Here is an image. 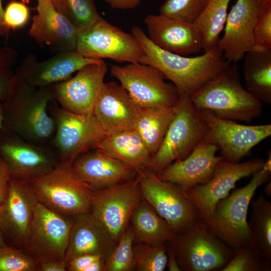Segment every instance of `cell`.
<instances>
[{
    "label": "cell",
    "instance_id": "1",
    "mask_svg": "<svg viewBox=\"0 0 271 271\" xmlns=\"http://www.w3.org/2000/svg\"><path fill=\"white\" fill-rule=\"evenodd\" d=\"M131 33L144 52L140 63L158 69L176 86L180 94L184 93L190 97L231 64L223 59L217 46L203 55L189 57L160 48L138 26L132 27Z\"/></svg>",
    "mask_w": 271,
    "mask_h": 271
},
{
    "label": "cell",
    "instance_id": "2",
    "mask_svg": "<svg viewBox=\"0 0 271 271\" xmlns=\"http://www.w3.org/2000/svg\"><path fill=\"white\" fill-rule=\"evenodd\" d=\"M51 86H33L15 74L10 91L2 102L3 128L33 144H50L56 128L47 110L54 100Z\"/></svg>",
    "mask_w": 271,
    "mask_h": 271
},
{
    "label": "cell",
    "instance_id": "3",
    "mask_svg": "<svg viewBox=\"0 0 271 271\" xmlns=\"http://www.w3.org/2000/svg\"><path fill=\"white\" fill-rule=\"evenodd\" d=\"M190 98L199 109L225 119L250 122L262 112V102L242 86L236 63L228 65Z\"/></svg>",
    "mask_w": 271,
    "mask_h": 271
},
{
    "label": "cell",
    "instance_id": "4",
    "mask_svg": "<svg viewBox=\"0 0 271 271\" xmlns=\"http://www.w3.org/2000/svg\"><path fill=\"white\" fill-rule=\"evenodd\" d=\"M252 176L248 184L234 188L216 203L205 223L209 231L233 251L252 245L253 234L247 221L248 206L256 189L270 180L271 172L261 169Z\"/></svg>",
    "mask_w": 271,
    "mask_h": 271
},
{
    "label": "cell",
    "instance_id": "5",
    "mask_svg": "<svg viewBox=\"0 0 271 271\" xmlns=\"http://www.w3.org/2000/svg\"><path fill=\"white\" fill-rule=\"evenodd\" d=\"M207 123L190 97L180 93L174 115L148 169L156 175L173 162L186 158L206 136Z\"/></svg>",
    "mask_w": 271,
    "mask_h": 271
},
{
    "label": "cell",
    "instance_id": "6",
    "mask_svg": "<svg viewBox=\"0 0 271 271\" xmlns=\"http://www.w3.org/2000/svg\"><path fill=\"white\" fill-rule=\"evenodd\" d=\"M29 182L38 202L54 212L70 217L90 212L93 190L75 175L69 163L60 162Z\"/></svg>",
    "mask_w": 271,
    "mask_h": 271
},
{
    "label": "cell",
    "instance_id": "7",
    "mask_svg": "<svg viewBox=\"0 0 271 271\" xmlns=\"http://www.w3.org/2000/svg\"><path fill=\"white\" fill-rule=\"evenodd\" d=\"M166 244L173 250L182 270H220L234 251L211 233L200 217L176 234Z\"/></svg>",
    "mask_w": 271,
    "mask_h": 271
},
{
    "label": "cell",
    "instance_id": "8",
    "mask_svg": "<svg viewBox=\"0 0 271 271\" xmlns=\"http://www.w3.org/2000/svg\"><path fill=\"white\" fill-rule=\"evenodd\" d=\"M55 131L50 142L60 162L72 165L81 155L96 148L107 134L94 114L81 115L53 105Z\"/></svg>",
    "mask_w": 271,
    "mask_h": 271
},
{
    "label": "cell",
    "instance_id": "9",
    "mask_svg": "<svg viewBox=\"0 0 271 271\" xmlns=\"http://www.w3.org/2000/svg\"><path fill=\"white\" fill-rule=\"evenodd\" d=\"M110 72L140 108L174 107L178 101L177 88L152 65L139 62L113 65Z\"/></svg>",
    "mask_w": 271,
    "mask_h": 271
},
{
    "label": "cell",
    "instance_id": "10",
    "mask_svg": "<svg viewBox=\"0 0 271 271\" xmlns=\"http://www.w3.org/2000/svg\"><path fill=\"white\" fill-rule=\"evenodd\" d=\"M75 50L85 57L140 63L144 52L132 34L124 32L101 17L78 32Z\"/></svg>",
    "mask_w": 271,
    "mask_h": 271
},
{
    "label": "cell",
    "instance_id": "11",
    "mask_svg": "<svg viewBox=\"0 0 271 271\" xmlns=\"http://www.w3.org/2000/svg\"><path fill=\"white\" fill-rule=\"evenodd\" d=\"M72 223L38 202L22 248L38 263L64 260Z\"/></svg>",
    "mask_w": 271,
    "mask_h": 271
},
{
    "label": "cell",
    "instance_id": "12",
    "mask_svg": "<svg viewBox=\"0 0 271 271\" xmlns=\"http://www.w3.org/2000/svg\"><path fill=\"white\" fill-rule=\"evenodd\" d=\"M143 199L166 221L177 234L201 217L200 213L178 186L161 180L148 169L137 173Z\"/></svg>",
    "mask_w": 271,
    "mask_h": 271
},
{
    "label": "cell",
    "instance_id": "13",
    "mask_svg": "<svg viewBox=\"0 0 271 271\" xmlns=\"http://www.w3.org/2000/svg\"><path fill=\"white\" fill-rule=\"evenodd\" d=\"M142 199L141 186L136 177L93 190L90 212L117 243Z\"/></svg>",
    "mask_w": 271,
    "mask_h": 271
},
{
    "label": "cell",
    "instance_id": "14",
    "mask_svg": "<svg viewBox=\"0 0 271 271\" xmlns=\"http://www.w3.org/2000/svg\"><path fill=\"white\" fill-rule=\"evenodd\" d=\"M0 157L11 177L28 181L47 173L60 162L50 146L32 144L3 128L0 130Z\"/></svg>",
    "mask_w": 271,
    "mask_h": 271
},
{
    "label": "cell",
    "instance_id": "15",
    "mask_svg": "<svg viewBox=\"0 0 271 271\" xmlns=\"http://www.w3.org/2000/svg\"><path fill=\"white\" fill-rule=\"evenodd\" d=\"M208 126L206 137L220 151L223 160L238 163L251 149L271 135V124L247 125L219 118L200 109Z\"/></svg>",
    "mask_w": 271,
    "mask_h": 271
},
{
    "label": "cell",
    "instance_id": "16",
    "mask_svg": "<svg viewBox=\"0 0 271 271\" xmlns=\"http://www.w3.org/2000/svg\"><path fill=\"white\" fill-rule=\"evenodd\" d=\"M264 162L259 158L243 163L222 160L216 166L212 177L207 182L185 193L198 209L201 217L207 223L216 203L229 194L237 181L261 170Z\"/></svg>",
    "mask_w": 271,
    "mask_h": 271
},
{
    "label": "cell",
    "instance_id": "17",
    "mask_svg": "<svg viewBox=\"0 0 271 271\" xmlns=\"http://www.w3.org/2000/svg\"><path fill=\"white\" fill-rule=\"evenodd\" d=\"M107 70L103 60L85 65L74 76L51 86L54 100L72 112L93 114Z\"/></svg>",
    "mask_w": 271,
    "mask_h": 271
},
{
    "label": "cell",
    "instance_id": "18",
    "mask_svg": "<svg viewBox=\"0 0 271 271\" xmlns=\"http://www.w3.org/2000/svg\"><path fill=\"white\" fill-rule=\"evenodd\" d=\"M38 202L29 181L11 177L7 197L0 206V229L7 245L22 248Z\"/></svg>",
    "mask_w": 271,
    "mask_h": 271
},
{
    "label": "cell",
    "instance_id": "19",
    "mask_svg": "<svg viewBox=\"0 0 271 271\" xmlns=\"http://www.w3.org/2000/svg\"><path fill=\"white\" fill-rule=\"evenodd\" d=\"M262 4L249 0H237L227 14L224 33L217 47L223 58L229 63H236L249 51L258 48L253 36V26Z\"/></svg>",
    "mask_w": 271,
    "mask_h": 271
},
{
    "label": "cell",
    "instance_id": "20",
    "mask_svg": "<svg viewBox=\"0 0 271 271\" xmlns=\"http://www.w3.org/2000/svg\"><path fill=\"white\" fill-rule=\"evenodd\" d=\"M102 59L86 58L74 50L56 53L44 61L28 54L15 69L16 75L33 86H51L71 77L85 65Z\"/></svg>",
    "mask_w": 271,
    "mask_h": 271
},
{
    "label": "cell",
    "instance_id": "21",
    "mask_svg": "<svg viewBox=\"0 0 271 271\" xmlns=\"http://www.w3.org/2000/svg\"><path fill=\"white\" fill-rule=\"evenodd\" d=\"M218 151V147L206 135L186 158L174 161L157 175L186 192L211 178L216 166L223 160L221 156H216Z\"/></svg>",
    "mask_w": 271,
    "mask_h": 271
},
{
    "label": "cell",
    "instance_id": "22",
    "mask_svg": "<svg viewBox=\"0 0 271 271\" xmlns=\"http://www.w3.org/2000/svg\"><path fill=\"white\" fill-rule=\"evenodd\" d=\"M140 107L119 84L104 82L93 114L107 135L134 130Z\"/></svg>",
    "mask_w": 271,
    "mask_h": 271
},
{
    "label": "cell",
    "instance_id": "23",
    "mask_svg": "<svg viewBox=\"0 0 271 271\" xmlns=\"http://www.w3.org/2000/svg\"><path fill=\"white\" fill-rule=\"evenodd\" d=\"M144 22L149 39L162 49L184 56L203 50L202 37L192 24L161 14L148 15Z\"/></svg>",
    "mask_w": 271,
    "mask_h": 271
},
{
    "label": "cell",
    "instance_id": "24",
    "mask_svg": "<svg viewBox=\"0 0 271 271\" xmlns=\"http://www.w3.org/2000/svg\"><path fill=\"white\" fill-rule=\"evenodd\" d=\"M37 2L29 35L40 46L46 45L56 53L74 50L76 29L55 9L51 0Z\"/></svg>",
    "mask_w": 271,
    "mask_h": 271
},
{
    "label": "cell",
    "instance_id": "25",
    "mask_svg": "<svg viewBox=\"0 0 271 271\" xmlns=\"http://www.w3.org/2000/svg\"><path fill=\"white\" fill-rule=\"evenodd\" d=\"M71 167L93 190L128 181L137 175L132 168L97 148L79 156Z\"/></svg>",
    "mask_w": 271,
    "mask_h": 271
},
{
    "label": "cell",
    "instance_id": "26",
    "mask_svg": "<svg viewBox=\"0 0 271 271\" xmlns=\"http://www.w3.org/2000/svg\"><path fill=\"white\" fill-rule=\"evenodd\" d=\"M109 233L90 212L73 217L68 244L64 261L84 254L101 255L105 260L116 245Z\"/></svg>",
    "mask_w": 271,
    "mask_h": 271
},
{
    "label": "cell",
    "instance_id": "27",
    "mask_svg": "<svg viewBox=\"0 0 271 271\" xmlns=\"http://www.w3.org/2000/svg\"><path fill=\"white\" fill-rule=\"evenodd\" d=\"M96 148L131 167L137 173L149 169L153 158L136 130L107 135Z\"/></svg>",
    "mask_w": 271,
    "mask_h": 271
},
{
    "label": "cell",
    "instance_id": "28",
    "mask_svg": "<svg viewBox=\"0 0 271 271\" xmlns=\"http://www.w3.org/2000/svg\"><path fill=\"white\" fill-rule=\"evenodd\" d=\"M130 221L137 243L164 245L176 236L166 221L144 199L133 212Z\"/></svg>",
    "mask_w": 271,
    "mask_h": 271
},
{
    "label": "cell",
    "instance_id": "29",
    "mask_svg": "<svg viewBox=\"0 0 271 271\" xmlns=\"http://www.w3.org/2000/svg\"><path fill=\"white\" fill-rule=\"evenodd\" d=\"M246 89L261 102L271 104V49L247 52L243 57Z\"/></svg>",
    "mask_w": 271,
    "mask_h": 271
},
{
    "label": "cell",
    "instance_id": "30",
    "mask_svg": "<svg viewBox=\"0 0 271 271\" xmlns=\"http://www.w3.org/2000/svg\"><path fill=\"white\" fill-rule=\"evenodd\" d=\"M250 204L251 212L248 224L253 234L251 247L271 266V202L260 194Z\"/></svg>",
    "mask_w": 271,
    "mask_h": 271
},
{
    "label": "cell",
    "instance_id": "31",
    "mask_svg": "<svg viewBox=\"0 0 271 271\" xmlns=\"http://www.w3.org/2000/svg\"><path fill=\"white\" fill-rule=\"evenodd\" d=\"M175 107L140 108L134 130L138 132L153 157L160 147L173 118Z\"/></svg>",
    "mask_w": 271,
    "mask_h": 271
},
{
    "label": "cell",
    "instance_id": "32",
    "mask_svg": "<svg viewBox=\"0 0 271 271\" xmlns=\"http://www.w3.org/2000/svg\"><path fill=\"white\" fill-rule=\"evenodd\" d=\"M230 1L209 0L201 14L193 24L202 37L204 52L217 46Z\"/></svg>",
    "mask_w": 271,
    "mask_h": 271
},
{
    "label": "cell",
    "instance_id": "33",
    "mask_svg": "<svg viewBox=\"0 0 271 271\" xmlns=\"http://www.w3.org/2000/svg\"><path fill=\"white\" fill-rule=\"evenodd\" d=\"M55 9L78 31L89 27L101 16L94 0H51Z\"/></svg>",
    "mask_w": 271,
    "mask_h": 271
},
{
    "label": "cell",
    "instance_id": "34",
    "mask_svg": "<svg viewBox=\"0 0 271 271\" xmlns=\"http://www.w3.org/2000/svg\"><path fill=\"white\" fill-rule=\"evenodd\" d=\"M134 233L128 226L104 263V271H131L136 269L133 245Z\"/></svg>",
    "mask_w": 271,
    "mask_h": 271
},
{
    "label": "cell",
    "instance_id": "35",
    "mask_svg": "<svg viewBox=\"0 0 271 271\" xmlns=\"http://www.w3.org/2000/svg\"><path fill=\"white\" fill-rule=\"evenodd\" d=\"M166 244L153 245L144 243L133 245L136 269L138 271H163L168 256Z\"/></svg>",
    "mask_w": 271,
    "mask_h": 271
},
{
    "label": "cell",
    "instance_id": "36",
    "mask_svg": "<svg viewBox=\"0 0 271 271\" xmlns=\"http://www.w3.org/2000/svg\"><path fill=\"white\" fill-rule=\"evenodd\" d=\"M209 0H166L159 9L160 14L186 23L193 24Z\"/></svg>",
    "mask_w": 271,
    "mask_h": 271
},
{
    "label": "cell",
    "instance_id": "37",
    "mask_svg": "<svg viewBox=\"0 0 271 271\" xmlns=\"http://www.w3.org/2000/svg\"><path fill=\"white\" fill-rule=\"evenodd\" d=\"M266 264L251 246L241 247L234 251L228 263L220 271H270Z\"/></svg>",
    "mask_w": 271,
    "mask_h": 271
},
{
    "label": "cell",
    "instance_id": "38",
    "mask_svg": "<svg viewBox=\"0 0 271 271\" xmlns=\"http://www.w3.org/2000/svg\"><path fill=\"white\" fill-rule=\"evenodd\" d=\"M38 263L23 248L0 246V271H37Z\"/></svg>",
    "mask_w": 271,
    "mask_h": 271
},
{
    "label": "cell",
    "instance_id": "39",
    "mask_svg": "<svg viewBox=\"0 0 271 271\" xmlns=\"http://www.w3.org/2000/svg\"><path fill=\"white\" fill-rule=\"evenodd\" d=\"M18 54L13 48L0 45V102L8 95L15 78L14 66Z\"/></svg>",
    "mask_w": 271,
    "mask_h": 271
},
{
    "label": "cell",
    "instance_id": "40",
    "mask_svg": "<svg viewBox=\"0 0 271 271\" xmlns=\"http://www.w3.org/2000/svg\"><path fill=\"white\" fill-rule=\"evenodd\" d=\"M256 46L260 49H271V0L260 6L253 26Z\"/></svg>",
    "mask_w": 271,
    "mask_h": 271
},
{
    "label": "cell",
    "instance_id": "41",
    "mask_svg": "<svg viewBox=\"0 0 271 271\" xmlns=\"http://www.w3.org/2000/svg\"><path fill=\"white\" fill-rule=\"evenodd\" d=\"M31 10L26 3L12 0L4 12V24L8 31L15 30L24 27L29 22Z\"/></svg>",
    "mask_w": 271,
    "mask_h": 271
},
{
    "label": "cell",
    "instance_id": "42",
    "mask_svg": "<svg viewBox=\"0 0 271 271\" xmlns=\"http://www.w3.org/2000/svg\"><path fill=\"white\" fill-rule=\"evenodd\" d=\"M101 258L104 259L100 255L93 254H84L76 256L68 262L67 270L87 271L88 267L93 262Z\"/></svg>",
    "mask_w": 271,
    "mask_h": 271
},
{
    "label": "cell",
    "instance_id": "43",
    "mask_svg": "<svg viewBox=\"0 0 271 271\" xmlns=\"http://www.w3.org/2000/svg\"><path fill=\"white\" fill-rule=\"evenodd\" d=\"M11 179L10 172L0 157V206L7 197Z\"/></svg>",
    "mask_w": 271,
    "mask_h": 271
},
{
    "label": "cell",
    "instance_id": "44",
    "mask_svg": "<svg viewBox=\"0 0 271 271\" xmlns=\"http://www.w3.org/2000/svg\"><path fill=\"white\" fill-rule=\"evenodd\" d=\"M112 9L130 10L137 7L142 0H104Z\"/></svg>",
    "mask_w": 271,
    "mask_h": 271
},
{
    "label": "cell",
    "instance_id": "45",
    "mask_svg": "<svg viewBox=\"0 0 271 271\" xmlns=\"http://www.w3.org/2000/svg\"><path fill=\"white\" fill-rule=\"evenodd\" d=\"M67 265L63 261H49L38 263L37 271H66Z\"/></svg>",
    "mask_w": 271,
    "mask_h": 271
},
{
    "label": "cell",
    "instance_id": "46",
    "mask_svg": "<svg viewBox=\"0 0 271 271\" xmlns=\"http://www.w3.org/2000/svg\"><path fill=\"white\" fill-rule=\"evenodd\" d=\"M168 260L166 266L170 271L182 270L178 262L176 255L172 249L167 247Z\"/></svg>",
    "mask_w": 271,
    "mask_h": 271
},
{
    "label": "cell",
    "instance_id": "47",
    "mask_svg": "<svg viewBox=\"0 0 271 271\" xmlns=\"http://www.w3.org/2000/svg\"><path fill=\"white\" fill-rule=\"evenodd\" d=\"M4 9L3 7L2 1L0 0V36H5L9 34L8 31L4 24Z\"/></svg>",
    "mask_w": 271,
    "mask_h": 271
},
{
    "label": "cell",
    "instance_id": "48",
    "mask_svg": "<svg viewBox=\"0 0 271 271\" xmlns=\"http://www.w3.org/2000/svg\"><path fill=\"white\" fill-rule=\"evenodd\" d=\"M262 169L271 172V152L270 150L268 152L267 159L264 162Z\"/></svg>",
    "mask_w": 271,
    "mask_h": 271
},
{
    "label": "cell",
    "instance_id": "49",
    "mask_svg": "<svg viewBox=\"0 0 271 271\" xmlns=\"http://www.w3.org/2000/svg\"><path fill=\"white\" fill-rule=\"evenodd\" d=\"M4 123V111L2 102H0V130L3 128Z\"/></svg>",
    "mask_w": 271,
    "mask_h": 271
},
{
    "label": "cell",
    "instance_id": "50",
    "mask_svg": "<svg viewBox=\"0 0 271 271\" xmlns=\"http://www.w3.org/2000/svg\"><path fill=\"white\" fill-rule=\"evenodd\" d=\"M264 193L266 195L270 196L271 195V183L270 181L266 185L264 188Z\"/></svg>",
    "mask_w": 271,
    "mask_h": 271
},
{
    "label": "cell",
    "instance_id": "51",
    "mask_svg": "<svg viewBox=\"0 0 271 271\" xmlns=\"http://www.w3.org/2000/svg\"><path fill=\"white\" fill-rule=\"evenodd\" d=\"M5 245H7V244L6 243L4 240L2 233L0 229V246Z\"/></svg>",
    "mask_w": 271,
    "mask_h": 271
},
{
    "label": "cell",
    "instance_id": "52",
    "mask_svg": "<svg viewBox=\"0 0 271 271\" xmlns=\"http://www.w3.org/2000/svg\"><path fill=\"white\" fill-rule=\"evenodd\" d=\"M249 1L256 2L259 4H262L263 2H264L266 0H249Z\"/></svg>",
    "mask_w": 271,
    "mask_h": 271
},
{
    "label": "cell",
    "instance_id": "53",
    "mask_svg": "<svg viewBox=\"0 0 271 271\" xmlns=\"http://www.w3.org/2000/svg\"><path fill=\"white\" fill-rule=\"evenodd\" d=\"M19 1H21L22 2L26 3V4L28 3V0H19Z\"/></svg>",
    "mask_w": 271,
    "mask_h": 271
}]
</instances>
